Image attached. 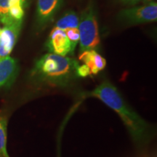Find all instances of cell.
<instances>
[{
    "label": "cell",
    "mask_w": 157,
    "mask_h": 157,
    "mask_svg": "<svg viewBox=\"0 0 157 157\" xmlns=\"http://www.w3.org/2000/svg\"><path fill=\"white\" fill-rule=\"evenodd\" d=\"M88 95L98 98L119 115L137 146L143 147L149 143L152 136L149 124L127 103L111 82H102Z\"/></svg>",
    "instance_id": "1"
},
{
    "label": "cell",
    "mask_w": 157,
    "mask_h": 157,
    "mask_svg": "<svg viewBox=\"0 0 157 157\" xmlns=\"http://www.w3.org/2000/svg\"><path fill=\"white\" fill-rule=\"evenodd\" d=\"M79 65L74 58L48 52L36 60L29 78L36 85L66 87L79 78Z\"/></svg>",
    "instance_id": "2"
},
{
    "label": "cell",
    "mask_w": 157,
    "mask_h": 157,
    "mask_svg": "<svg viewBox=\"0 0 157 157\" xmlns=\"http://www.w3.org/2000/svg\"><path fill=\"white\" fill-rule=\"evenodd\" d=\"M79 32V52L87 50H96L101 44L99 28L96 11L90 3L82 12L78 23Z\"/></svg>",
    "instance_id": "3"
},
{
    "label": "cell",
    "mask_w": 157,
    "mask_h": 157,
    "mask_svg": "<svg viewBox=\"0 0 157 157\" xmlns=\"http://www.w3.org/2000/svg\"><path fill=\"white\" fill-rule=\"evenodd\" d=\"M117 18L121 23L127 25L156 22L157 20V4L150 1L146 5L121 10Z\"/></svg>",
    "instance_id": "4"
},
{
    "label": "cell",
    "mask_w": 157,
    "mask_h": 157,
    "mask_svg": "<svg viewBox=\"0 0 157 157\" xmlns=\"http://www.w3.org/2000/svg\"><path fill=\"white\" fill-rule=\"evenodd\" d=\"M29 0H0V22L5 25L23 21Z\"/></svg>",
    "instance_id": "5"
},
{
    "label": "cell",
    "mask_w": 157,
    "mask_h": 157,
    "mask_svg": "<svg viewBox=\"0 0 157 157\" xmlns=\"http://www.w3.org/2000/svg\"><path fill=\"white\" fill-rule=\"evenodd\" d=\"M63 0H37L36 10V25L38 30L44 29L53 21Z\"/></svg>",
    "instance_id": "6"
},
{
    "label": "cell",
    "mask_w": 157,
    "mask_h": 157,
    "mask_svg": "<svg viewBox=\"0 0 157 157\" xmlns=\"http://www.w3.org/2000/svg\"><path fill=\"white\" fill-rule=\"evenodd\" d=\"M46 48L49 53H52L58 56L68 57L74 55L71 45L67 35L64 31L53 28L49 35L47 40Z\"/></svg>",
    "instance_id": "7"
},
{
    "label": "cell",
    "mask_w": 157,
    "mask_h": 157,
    "mask_svg": "<svg viewBox=\"0 0 157 157\" xmlns=\"http://www.w3.org/2000/svg\"><path fill=\"white\" fill-rule=\"evenodd\" d=\"M23 21L6 25L0 29V60L11 53L18 38Z\"/></svg>",
    "instance_id": "8"
},
{
    "label": "cell",
    "mask_w": 157,
    "mask_h": 157,
    "mask_svg": "<svg viewBox=\"0 0 157 157\" xmlns=\"http://www.w3.org/2000/svg\"><path fill=\"white\" fill-rule=\"evenodd\" d=\"M19 71L17 60L11 57L0 60V89L10 87L14 83Z\"/></svg>",
    "instance_id": "9"
},
{
    "label": "cell",
    "mask_w": 157,
    "mask_h": 157,
    "mask_svg": "<svg viewBox=\"0 0 157 157\" xmlns=\"http://www.w3.org/2000/svg\"><path fill=\"white\" fill-rule=\"evenodd\" d=\"M78 59L89 68L91 75H96L106 66V60L95 50L84 51Z\"/></svg>",
    "instance_id": "10"
},
{
    "label": "cell",
    "mask_w": 157,
    "mask_h": 157,
    "mask_svg": "<svg viewBox=\"0 0 157 157\" xmlns=\"http://www.w3.org/2000/svg\"><path fill=\"white\" fill-rule=\"evenodd\" d=\"M79 23V17L75 12L71 10L66 13L56 22L54 28L66 31L69 29L78 28Z\"/></svg>",
    "instance_id": "11"
},
{
    "label": "cell",
    "mask_w": 157,
    "mask_h": 157,
    "mask_svg": "<svg viewBox=\"0 0 157 157\" xmlns=\"http://www.w3.org/2000/svg\"><path fill=\"white\" fill-rule=\"evenodd\" d=\"M7 117L0 113V157H10L7 150Z\"/></svg>",
    "instance_id": "12"
},
{
    "label": "cell",
    "mask_w": 157,
    "mask_h": 157,
    "mask_svg": "<svg viewBox=\"0 0 157 157\" xmlns=\"http://www.w3.org/2000/svg\"><path fill=\"white\" fill-rule=\"evenodd\" d=\"M67 35L68 39H69L71 45L72 51L74 52L76 45L79 42V32H78V28L69 29L67 30L64 31Z\"/></svg>",
    "instance_id": "13"
},
{
    "label": "cell",
    "mask_w": 157,
    "mask_h": 157,
    "mask_svg": "<svg viewBox=\"0 0 157 157\" xmlns=\"http://www.w3.org/2000/svg\"><path fill=\"white\" fill-rule=\"evenodd\" d=\"M122 2L127 4V5H136L140 2H148L149 0H120Z\"/></svg>",
    "instance_id": "14"
},
{
    "label": "cell",
    "mask_w": 157,
    "mask_h": 157,
    "mask_svg": "<svg viewBox=\"0 0 157 157\" xmlns=\"http://www.w3.org/2000/svg\"></svg>",
    "instance_id": "15"
}]
</instances>
